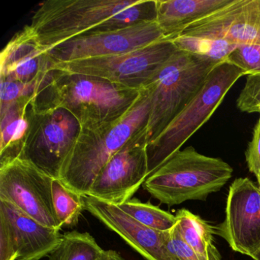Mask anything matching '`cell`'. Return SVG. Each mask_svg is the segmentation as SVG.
Segmentation results:
<instances>
[{"mask_svg":"<svg viewBox=\"0 0 260 260\" xmlns=\"http://www.w3.org/2000/svg\"><path fill=\"white\" fill-rule=\"evenodd\" d=\"M141 89L103 79L51 70L31 102L33 110L60 107L71 112L83 129H95L122 118Z\"/></svg>","mask_w":260,"mask_h":260,"instance_id":"1","label":"cell"},{"mask_svg":"<svg viewBox=\"0 0 260 260\" xmlns=\"http://www.w3.org/2000/svg\"><path fill=\"white\" fill-rule=\"evenodd\" d=\"M150 105V93L143 88L133 107L118 121L95 129H82L60 180L68 188L88 196L95 178L109 159L147 129Z\"/></svg>","mask_w":260,"mask_h":260,"instance_id":"2","label":"cell"},{"mask_svg":"<svg viewBox=\"0 0 260 260\" xmlns=\"http://www.w3.org/2000/svg\"><path fill=\"white\" fill-rule=\"evenodd\" d=\"M233 168L219 158L201 154L193 147L179 150L147 177L143 187L169 206L206 200L231 179Z\"/></svg>","mask_w":260,"mask_h":260,"instance_id":"3","label":"cell"},{"mask_svg":"<svg viewBox=\"0 0 260 260\" xmlns=\"http://www.w3.org/2000/svg\"><path fill=\"white\" fill-rule=\"evenodd\" d=\"M221 63L178 50L144 86L150 95L147 127L148 144L154 141L200 90Z\"/></svg>","mask_w":260,"mask_h":260,"instance_id":"4","label":"cell"},{"mask_svg":"<svg viewBox=\"0 0 260 260\" xmlns=\"http://www.w3.org/2000/svg\"><path fill=\"white\" fill-rule=\"evenodd\" d=\"M246 75L243 70L226 61L213 69L196 96L167 128L147 145L149 176L180 150L211 118L234 83Z\"/></svg>","mask_w":260,"mask_h":260,"instance_id":"5","label":"cell"},{"mask_svg":"<svg viewBox=\"0 0 260 260\" xmlns=\"http://www.w3.org/2000/svg\"><path fill=\"white\" fill-rule=\"evenodd\" d=\"M137 0H48L41 4L29 27L40 45L51 48L90 31Z\"/></svg>","mask_w":260,"mask_h":260,"instance_id":"6","label":"cell"},{"mask_svg":"<svg viewBox=\"0 0 260 260\" xmlns=\"http://www.w3.org/2000/svg\"><path fill=\"white\" fill-rule=\"evenodd\" d=\"M82 129L78 120L67 109L35 111L30 103L29 127L19 158L53 179H60Z\"/></svg>","mask_w":260,"mask_h":260,"instance_id":"7","label":"cell"},{"mask_svg":"<svg viewBox=\"0 0 260 260\" xmlns=\"http://www.w3.org/2000/svg\"><path fill=\"white\" fill-rule=\"evenodd\" d=\"M177 51L171 41L164 39L124 54L53 63L52 70L141 89Z\"/></svg>","mask_w":260,"mask_h":260,"instance_id":"8","label":"cell"},{"mask_svg":"<svg viewBox=\"0 0 260 260\" xmlns=\"http://www.w3.org/2000/svg\"><path fill=\"white\" fill-rule=\"evenodd\" d=\"M53 178L18 158L0 166V200L6 201L42 224L61 229L54 211Z\"/></svg>","mask_w":260,"mask_h":260,"instance_id":"9","label":"cell"},{"mask_svg":"<svg viewBox=\"0 0 260 260\" xmlns=\"http://www.w3.org/2000/svg\"><path fill=\"white\" fill-rule=\"evenodd\" d=\"M147 145L146 129L109 159L88 196L117 206L131 200L149 176Z\"/></svg>","mask_w":260,"mask_h":260,"instance_id":"10","label":"cell"},{"mask_svg":"<svg viewBox=\"0 0 260 260\" xmlns=\"http://www.w3.org/2000/svg\"><path fill=\"white\" fill-rule=\"evenodd\" d=\"M165 39L156 21L124 29L84 33L48 50L54 63L130 52Z\"/></svg>","mask_w":260,"mask_h":260,"instance_id":"11","label":"cell"},{"mask_svg":"<svg viewBox=\"0 0 260 260\" xmlns=\"http://www.w3.org/2000/svg\"><path fill=\"white\" fill-rule=\"evenodd\" d=\"M231 249L252 258L260 249V188L248 178L235 179L230 187L225 219L214 226Z\"/></svg>","mask_w":260,"mask_h":260,"instance_id":"12","label":"cell"},{"mask_svg":"<svg viewBox=\"0 0 260 260\" xmlns=\"http://www.w3.org/2000/svg\"><path fill=\"white\" fill-rule=\"evenodd\" d=\"M180 36L219 39L235 45H260V0H234L194 22Z\"/></svg>","mask_w":260,"mask_h":260,"instance_id":"13","label":"cell"},{"mask_svg":"<svg viewBox=\"0 0 260 260\" xmlns=\"http://www.w3.org/2000/svg\"><path fill=\"white\" fill-rule=\"evenodd\" d=\"M86 210L116 233L127 244L147 260H179L170 250L169 231H159L144 226L124 213L117 205L85 196Z\"/></svg>","mask_w":260,"mask_h":260,"instance_id":"14","label":"cell"},{"mask_svg":"<svg viewBox=\"0 0 260 260\" xmlns=\"http://www.w3.org/2000/svg\"><path fill=\"white\" fill-rule=\"evenodd\" d=\"M53 63L48 51L40 45L29 25H26L3 49L0 78L20 83L36 95L52 70Z\"/></svg>","mask_w":260,"mask_h":260,"instance_id":"15","label":"cell"},{"mask_svg":"<svg viewBox=\"0 0 260 260\" xmlns=\"http://www.w3.org/2000/svg\"><path fill=\"white\" fill-rule=\"evenodd\" d=\"M0 220L8 228L16 260H40L58 246L62 235L21 211L13 204L0 200Z\"/></svg>","mask_w":260,"mask_h":260,"instance_id":"16","label":"cell"},{"mask_svg":"<svg viewBox=\"0 0 260 260\" xmlns=\"http://www.w3.org/2000/svg\"><path fill=\"white\" fill-rule=\"evenodd\" d=\"M234 0H156V19L166 40L180 36L198 21L208 17Z\"/></svg>","mask_w":260,"mask_h":260,"instance_id":"17","label":"cell"},{"mask_svg":"<svg viewBox=\"0 0 260 260\" xmlns=\"http://www.w3.org/2000/svg\"><path fill=\"white\" fill-rule=\"evenodd\" d=\"M31 100H22L1 111L0 166L20 157L29 127Z\"/></svg>","mask_w":260,"mask_h":260,"instance_id":"18","label":"cell"},{"mask_svg":"<svg viewBox=\"0 0 260 260\" xmlns=\"http://www.w3.org/2000/svg\"><path fill=\"white\" fill-rule=\"evenodd\" d=\"M176 217L181 237L196 253L207 260H221L214 244V226L185 208L179 210Z\"/></svg>","mask_w":260,"mask_h":260,"instance_id":"19","label":"cell"},{"mask_svg":"<svg viewBox=\"0 0 260 260\" xmlns=\"http://www.w3.org/2000/svg\"><path fill=\"white\" fill-rule=\"evenodd\" d=\"M103 251L89 233L70 231L63 234L48 260H97Z\"/></svg>","mask_w":260,"mask_h":260,"instance_id":"20","label":"cell"},{"mask_svg":"<svg viewBox=\"0 0 260 260\" xmlns=\"http://www.w3.org/2000/svg\"><path fill=\"white\" fill-rule=\"evenodd\" d=\"M156 19V0H137L134 5L118 12L86 33L118 31Z\"/></svg>","mask_w":260,"mask_h":260,"instance_id":"21","label":"cell"},{"mask_svg":"<svg viewBox=\"0 0 260 260\" xmlns=\"http://www.w3.org/2000/svg\"><path fill=\"white\" fill-rule=\"evenodd\" d=\"M52 199L56 217L61 228L77 225L80 216L86 210L85 196L68 188L60 179H54Z\"/></svg>","mask_w":260,"mask_h":260,"instance_id":"22","label":"cell"},{"mask_svg":"<svg viewBox=\"0 0 260 260\" xmlns=\"http://www.w3.org/2000/svg\"><path fill=\"white\" fill-rule=\"evenodd\" d=\"M118 207L137 221L156 231H170L177 223L176 215L152 205L150 202L144 203L135 198Z\"/></svg>","mask_w":260,"mask_h":260,"instance_id":"23","label":"cell"},{"mask_svg":"<svg viewBox=\"0 0 260 260\" xmlns=\"http://www.w3.org/2000/svg\"><path fill=\"white\" fill-rule=\"evenodd\" d=\"M179 51L223 63L237 45L219 39L179 36L171 40Z\"/></svg>","mask_w":260,"mask_h":260,"instance_id":"24","label":"cell"},{"mask_svg":"<svg viewBox=\"0 0 260 260\" xmlns=\"http://www.w3.org/2000/svg\"><path fill=\"white\" fill-rule=\"evenodd\" d=\"M226 62L243 70L247 76L259 74L260 45H237L228 57Z\"/></svg>","mask_w":260,"mask_h":260,"instance_id":"25","label":"cell"},{"mask_svg":"<svg viewBox=\"0 0 260 260\" xmlns=\"http://www.w3.org/2000/svg\"><path fill=\"white\" fill-rule=\"evenodd\" d=\"M237 106L241 112L260 114V74L248 76Z\"/></svg>","mask_w":260,"mask_h":260,"instance_id":"26","label":"cell"},{"mask_svg":"<svg viewBox=\"0 0 260 260\" xmlns=\"http://www.w3.org/2000/svg\"><path fill=\"white\" fill-rule=\"evenodd\" d=\"M170 250L177 257L179 260H207L204 257L196 253L181 237L177 226H174L169 232L167 240Z\"/></svg>","mask_w":260,"mask_h":260,"instance_id":"27","label":"cell"},{"mask_svg":"<svg viewBox=\"0 0 260 260\" xmlns=\"http://www.w3.org/2000/svg\"><path fill=\"white\" fill-rule=\"evenodd\" d=\"M246 160L249 171L256 177L260 188V117L255 124L252 140L246 151Z\"/></svg>","mask_w":260,"mask_h":260,"instance_id":"28","label":"cell"},{"mask_svg":"<svg viewBox=\"0 0 260 260\" xmlns=\"http://www.w3.org/2000/svg\"><path fill=\"white\" fill-rule=\"evenodd\" d=\"M97 260H125L115 250H104Z\"/></svg>","mask_w":260,"mask_h":260,"instance_id":"29","label":"cell"},{"mask_svg":"<svg viewBox=\"0 0 260 260\" xmlns=\"http://www.w3.org/2000/svg\"><path fill=\"white\" fill-rule=\"evenodd\" d=\"M254 260H260V249L256 252V253L254 254L252 257Z\"/></svg>","mask_w":260,"mask_h":260,"instance_id":"30","label":"cell"}]
</instances>
